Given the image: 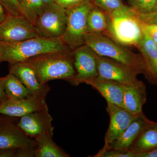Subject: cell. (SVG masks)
Masks as SVG:
<instances>
[{"mask_svg": "<svg viewBox=\"0 0 157 157\" xmlns=\"http://www.w3.org/2000/svg\"><path fill=\"white\" fill-rule=\"evenodd\" d=\"M71 51L61 38L38 36L19 42H0V60L8 62L9 64L46 54Z\"/></svg>", "mask_w": 157, "mask_h": 157, "instance_id": "obj_1", "label": "cell"}, {"mask_svg": "<svg viewBox=\"0 0 157 157\" xmlns=\"http://www.w3.org/2000/svg\"><path fill=\"white\" fill-rule=\"evenodd\" d=\"M41 83L55 79L70 82L76 75L73 51L42 55L25 61Z\"/></svg>", "mask_w": 157, "mask_h": 157, "instance_id": "obj_2", "label": "cell"}, {"mask_svg": "<svg viewBox=\"0 0 157 157\" xmlns=\"http://www.w3.org/2000/svg\"><path fill=\"white\" fill-rule=\"evenodd\" d=\"M84 38L85 45L97 54L117 61L146 76V63L140 54L135 53L104 34L86 33Z\"/></svg>", "mask_w": 157, "mask_h": 157, "instance_id": "obj_3", "label": "cell"}, {"mask_svg": "<svg viewBox=\"0 0 157 157\" xmlns=\"http://www.w3.org/2000/svg\"><path fill=\"white\" fill-rule=\"evenodd\" d=\"M104 34L124 46L136 47L143 36L140 19L129 6L109 14ZM104 34V33H103Z\"/></svg>", "mask_w": 157, "mask_h": 157, "instance_id": "obj_4", "label": "cell"}, {"mask_svg": "<svg viewBox=\"0 0 157 157\" xmlns=\"http://www.w3.org/2000/svg\"><path fill=\"white\" fill-rule=\"evenodd\" d=\"M90 0H84L80 4L67 9V27L61 38L71 51L85 45L88 14L94 6Z\"/></svg>", "mask_w": 157, "mask_h": 157, "instance_id": "obj_5", "label": "cell"}, {"mask_svg": "<svg viewBox=\"0 0 157 157\" xmlns=\"http://www.w3.org/2000/svg\"><path fill=\"white\" fill-rule=\"evenodd\" d=\"M96 59L98 77L146 91L145 84L137 78V75L141 74L139 71L113 59L97 54Z\"/></svg>", "mask_w": 157, "mask_h": 157, "instance_id": "obj_6", "label": "cell"}, {"mask_svg": "<svg viewBox=\"0 0 157 157\" xmlns=\"http://www.w3.org/2000/svg\"><path fill=\"white\" fill-rule=\"evenodd\" d=\"M67 20V9L54 2L44 6L34 25L39 36L61 38L66 29Z\"/></svg>", "mask_w": 157, "mask_h": 157, "instance_id": "obj_7", "label": "cell"}, {"mask_svg": "<svg viewBox=\"0 0 157 157\" xmlns=\"http://www.w3.org/2000/svg\"><path fill=\"white\" fill-rule=\"evenodd\" d=\"M38 36L33 24L24 15L8 14L0 24V42H19Z\"/></svg>", "mask_w": 157, "mask_h": 157, "instance_id": "obj_8", "label": "cell"}, {"mask_svg": "<svg viewBox=\"0 0 157 157\" xmlns=\"http://www.w3.org/2000/svg\"><path fill=\"white\" fill-rule=\"evenodd\" d=\"M11 117H0V149L34 148L35 139L26 135Z\"/></svg>", "mask_w": 157, "mask_h": 157, "instance_id": "obj_9", "label": "cell"}, {"mask_svg": "<svg viewBox=\"0 0 157 157\" xmlns=\"http://www.w3.org/2000/svg\"><path fill=\"white\" fill-rule=\"evenodd\" d=\"M52 120L47 105L42 109L21 117L17 124L26 135L35 139L43 134L53 136L54 127L52 125Z\"/></svg>", "mask_w": 157, "mask_h": 157, "instance_id": "obj_10", "label": "cell"}, {"mask_svg": "<svg viewBox=\"0 0 157 157\" xmlns=\"http://www.w3.org/2000/svg\"><path fill=\"white\" fill-rule=\"evenodd\" d=\"M76 74L69 82L74 86L83 83L86 79L98 76L96 53L86 45L73 51Z\"/></svg>", "mask_w": 157, "mask_h": 157, "instance_id": "obj_11", "label": "cell"}, {"mask_svg": "<svg viewBox=\"0 0 157 157\" xmlns=\"http://www.w3.org/2000/svg\"><path fill=\"white\" fill-rule=\"evenodd\" d=\"M107 103V110L110 117V122L104 137L105 144L101 150L105 149L109 144L117 139L131 123L139 115L133 114L115 104L109 102Z\"/></svg>", "mask_w": 157, "mask_h": 157, "instance_id": "obj_12", "label": "cell"}, {"mask_svg": "<svg viewBox=\"0 0 157 157\" xmlns=\"http://www.w3.org/2000/svg\"><path fill=\"white\" fill-rule=\"evenodd\" d=\"M9 73L14 74L26 88L31 96L46 98L50 90L47 83H41L37 79L33 69L26 62L11 64Z\"/></svg>", "mask_w": 157, "mask_h": 157, "instance_id": "obj_13", "label": "cell"}, {"mask_svg": "<svg viewBox=\"0 0 157 157\" xmlns=\"http://www.w3.org/2000/svg\"><path fill=\"white\" fill-rule=\"evenodd\" d=\"M45 98L29 96L20 99H9L1 103L0 114L11 117H21L47 106Z\"/></svg>", "mask_w": 157, "mask_h": 157, "instance_id": "obj_14", "label": "cell"}, {"mask_svg": "<svg viewBox=\"0 0 157 157\" xmlns=\"http://www.w3.org/2000/svg\"><path fill=\"white\" fill-rule=\"evenodd\" d=\"M83 83L89 85L97 90L107 102L124 108V91L126 85L98 76L86 79Z\"/></svg>", "mask_w": 157, "mask_h": 157, "instance_id": "obj_15", "label": "cell"}, {"mask_svg": "<svg viewBox=\"0 0 157 157\" xmlns=\"http://www.w3.org/2000/svg\"><path fill=\"white\" fill-rule=\"evenodd\" d=\"M143 32V38L136 48L146 63L147 74L145 77L151 83L157 85V44Z\"/></svg>", "mask_w": 157, "mask_h": 157, "instance_id": "obj_16", "label": "cell"}, {"mask_svg": "<svg viewBox=\"0 0 157 157\" xmlns=\"http://www.w3.org/2000/svg\"><path fill=\"white\" fill-rule=\"evenodd\" d=\"M148 119L144 113L137 117L117 139L109 144L107 148L99 152L107 149H129L147 122Z\"/></svg>", "mask_w": 157, "mask_h": 157, "instance_id": "obj_17", "label": "cell"}, {"mask_svg": "<svg viewBox=\"0 0 157 157\" xmlns=\"http://www.w3.org/2000/svg\"><path fill=\"white\" fill-rule=\"evenodd\" d=\"M157 147L156 122L148 120L130 149L135 153L145 152Z\"/></svg>", "mask_w": 157, "mask_h": 157, "instance_id": "obj_18", "label": "cell"}, {"mask_svg": "<svg viewBox=\"0 0 157 157\" xmlns=\"http://www.w3.org/2000/svg\"><path fill=\"white\" fill-rule=\"evenodd\" d=\"M53 136L48 134L40 135L35 138V157H68L70 156L52 139Z\"/></svg>", "mask_w": 157, "mask_h": 157, "instance_id": "obj_19", "label": "cell"}, {"mask_svg": "<svg viewBox=\"0 0 157 157\" xmlns=\"http://www.w3.org/2000/svg\"><path fill=\"white\" fill-rule=\"evenodd\" d=\"M147 100L146 91L126 86L124 94V108L135 115L144 113L142 107Z\"/></svg>", "mask_w": 157, "mask_h": 157, "instance_id": "obj_20", "label": "cell"}, {"mask_svg": "<svg viewBox=\"0 0 157 157\" xmlns=\"http://www.w3.org/2000/svg\"><path fill=\"white\" fill-rule=\"evenodd\" d=\"M107 14L94 5L88 14L86 33L104 34L107 30Z\"/></svg>", "mask_w": 157, "mask_h": 157, "instance_id": "obj_21", "label": "cell"}, {"mask_svg": "<svg viewBox=\"0 0 157 157\" xmlns=\"http://www.w3.org/2000/svg\"><path fill=\"white\" fill-rule=\"evenodd\" d=\"M3 88L8 99H20L27 98L28 91L19 79L14 74H9L2 78Z\"/></svg>", "mask_w": 157, "mask_h": 157, "instance_id": "obj_22", "label": "cell"}, {"mask_svg": "<svg viewBox=\"0 0 157 157\" xmlns=\"http://www.w3.org/2000/svg\"><path fill=\"white\" fill-rule=\"evenodd\" d=\"M21 11L33 24L45 6L41 0H17Z\"/></svg>", "mask_w": 157, "mask_h": 157, "instance_id": "obj_23", "label": "cell"}, {"mask_svg": "<svg viewBox=\"0 0 157 157\" xmlns=\"http://www.w3.org/2000/svg\"><path fill=\"white\" fill-rule=\"evenodd\" d=\"M128 4L137 14H148L157 11V0H128Z\"/></svg>", "mask_w": 157, "mask_h": 157, "instance_id": "obj_24", "label": "cell"}, {"mask_svg": "<svg viewBox=\"0 0 157 157\" xmlns=\"http://www.w3.org/2000/svg\"><path fill=\"white\" fill-rule=\"evenodd\" d=\"M92 2L107 14L121 10L126 6L121 0H93Z\"/></svg>", "mask_w": 157, "mask_h": 157, "instance_id": "obj_25", "label": "cell"}, {"mask_svg": "<svg viewBox=\"0 0 157 157\" xmlns=\"http://www.w3.org/2000/svg\"><path fill=\"white\" fill-rule=\"evenodd\" d=\"M95 157H136V153L130 149H107L99 152Z\"/></svg>", "mask_w": 157, "mask_h": 157, "instance_id": "obj_26", "label": "cell"}, {"mask_svg": "<svg viewBox=\"0 0 157 157\" xmlns=\"http://www.w3.org/2000/svg\"><path fill=\"white\" fill-rule=\"evenodd\" d=\"M0 3L6 9L8 14L23 15L17 0H0Z\"/></svg>", "mask_w": 157, "mask_h": 157, "instance_id": "obj_27", "label": "cell"}, {"mask_svg": "<svg viewBox=\"0 0 157 157\" xmlns=\"http://www.w3.org/2000/svg\"><path fill=\"white\" fill-rule=\"evenodd\" d=\"M140 23L142 30L157 44V25L146 23L140 19Z\"/></svg>", "mask_w": 157, "mask_h": 157, "instance_id": "obj_28", "label": "cell"}, {"mask_svg": "<svg viewBox=\"0 0 157 157\" xmlns=\"http://www.w3.org/2000/svg\"><path fill=\"white\" fill-rule=\"evenodd\" d=\"M137 16L142 21L146 23L157 25V11L148 14H138Z\"/></svg>", "mask_w": 157, "mask_h": 157, "instance_id": "obj_29", "label": "cell"}, {"mask_svg": "<svg viewBox=\"0 0 157 157\" xmlns=\"http://www.w3.org/2000/svg\"><path fill=\"white\" fill-rule=\"evenodd\" d=\"M84 0H54L55 2L66 9L73 7L80 4Z\"/></svg>", "mask_w": 157, "mask_h": 157, "instance_id": "obj_30", "label": "cell"}, {"mask_svg": "<svg viewBox=\"0 0 157 157\" xmlns=\"http://www.w3.org/2000/svg\"><path fill=\"white\" fill-rule=\"evenodd\" d=\"M34 148H19L17 149L15 157H34Z\"/></svg>", "mask_w": 157, "mask_h": 157, "instance_id": "obj_31", "label": "cell"}, {"mask_svg": "<svg viewBox=\"0 0 157 157\" xmlns=\"http://www.w3.org/2000/svg\"><path fill=\"white\" fill-rule=\"evenodd\" d=\"M17 149H0V157H15Z\"/></svg>", "mask_w": 157, "mask_h": 157, "instance_id": "obj_32", "label": "cell"}, {"mask_svg": "<svg viewBox=\"0 0 157 157\" xmlns=\"http://www.w3.org/2000/svg\"><path fill=\"white\" fill-rule=\"evenodd\" d=\"M136 157H157V147L145 152L136 154Z\"/></svg>", "mask_w": 157, "mask_h": 157, "instance_id": "obj_33", "label": "cell"}, {"mask_svg": "<svg viewBox=\"0 0 157 157\" xmlns=\"http://www.w3.org/2000/svg\"><path fill=\"white\" fill-rule=\"evenodd\" d=\"M8 98L3 88L2 80V77H0V102L1 103L5 102Z\"/></svg>", "mask_w": 157, "mask_h": 157, "instance_id": "obj_34", "label": "cell"}, {"mask_svg": "<svg viewBox=\"0 0 157 157\" xmlns=\"http://www.w3.org/2000/svg\"><path fill=\"white\" fill-rule=\"evenodd\" d=\"M8 14L6 9L4 8L2 5L0 3V24L6 19Z\"/></svg>", "mask_w": 157, "mask_h": 157, "instance_id": "obj_35", "label": "cell"}, {"mask_svg": "<svg viewBox=\"0 0 157 157\" xmlns=\"http://www.w3.org/2000/svg\"><path fill=\"white\" fill-rule=\"evenodd\" d=\"M45 5H48L54 2V0H41Z\"/></svg>", "mask_w": 157, "mask_h": 157, "instance_id": "obj_36", "label": "cell"}, {"mask_svg": "<svg viewBox=\"0 0 157 157\" xmlns=\"http://www.w3.org/2000/svg\"><path fill=\"white\" fill-rule=\"evenodd\" d=\"M90 1H92V2H93V0H90Z\"/></svg>", "mask_w": 157, "mask_h": 157, "instance_id": "obj_37", "label": "cell"}, {"mask_svg": "<svg viewBox=\"0 0 157 157\" xmlns=\"http://www.w3.org/2000/svg\"><path fill=\"white\" fill-rule=\"evenodd\" d=\"M1 62H1V60H0V63H1Z\"/></svg>", "mask_w": 157, "mask_h": 157, "instance_id": "obj_38", "label": "cell"}, {"mask_svg": "<svg viewBox=\"0 0 157 157\" xmlns=\"http://www.w3.org/2000/svg\"><path fill=\"white\" fill-rule=\"evenodd\" d=\"M1 103L0 102V105H1Z\"/></svg>", "mask_w": 157, "mask_h": 157, "instance_id": "obj_39", "label": "cell"}, {"mask_svg": "<svg viewBox=\"0 0 157 157\" xmlns=\"http://www.w3.org/2000/svg\"></svg>", "mask_w": 157, "mask_h": 157, "instance_id": "obj_40", "label": "cell"}]
</instances>
